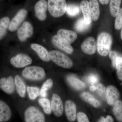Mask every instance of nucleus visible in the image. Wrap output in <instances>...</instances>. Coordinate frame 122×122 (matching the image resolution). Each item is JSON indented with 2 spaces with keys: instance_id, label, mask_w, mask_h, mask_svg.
I'll return each mask as SVG.
<instances>
[{
  "instance_id": "nucleus-37",
  "label": "nucleus",
  "mask_w": 122,
  "mask_h": 122,
  "mask_svg": "<svg viewBox=\"0 0 122 122\" xmlns=\"http://www.w3.org/2000/svg\"><path fill=\"white\" fill-rule=\"evenodd\" d=\"M96 89H98L100 93H103V92L105 93V90H106L105 87L103 86V85L101 84H99L97 85V87H96Z\"/></svg>"
},
{
  "instance_id": "nucleus-9",
  "label": "nucleus",
  "mask_w": 122,
  "mask_h": 122,
  "mask_svg": "<svg viewBox=\"0 0 122 122\" xmlns=\"http://www.w3.org/2000/svg\"><path fill=\"white\" fill-rule=\"evenodd\" d=\"M81 48L85 54L89 55L93 54L97 49V41L94 37H88L82 42Z\"/></svg>"
},
{
  "instance_id": "nucleus-16",
  "label": "nucleus",
  "mask_w": 122,
  "mask_h": 122,
  "mask_svg": "<svg viewBox=\"0 0 122 122\" xmlns=\"http://www.w3.org/2000/svg\"><path fill=\"white\" fill-rule=\"evenodd\" d=\"M65 111L67 119L71 122H74L76 117V105L71 100H68L66 102Z\"/></svg>"
},
{
  "instance_id": "nucleus-19",
  "label": "nucleus",
  "mask_w": 122,
  "mask_h": 122,
  "mask_svg": "<svg viewBox=\"0 0 122 122\" xmlns=\"http://www.w3.org/2000/svg\"><path fill=\"white\" fill-rule=\"evenodd\" d=\"M80 8L83 14V18L85 22L87 24H91L92 19L89 1L87 0L82 1L80 3Z\"/></svg>"
},
{
  "instance_id": "nucleus-32",
  "label": "nucleus",
  "mask_w": 122,
  "mask_h": 122,
  "mask_svg": "<svg viewBox=\"0 0 122 122\" xmlns=\"http://www.w3.org/2000/svg\"><path fill=\"white\" fill-rule=\"evenodd\" d=\"M116 68L118 78L122 81V57L118 56L116 59Z\"/></svg>"
},
{
  "instance_id": "nucleus-38",
  "label": "nucleus",
  "mask_w": 122,
  "mask_h": 122,
  "mask_svg": "<svg viewBox=\"0 0 122 122\" xmlns=\"http://www.w3.org/2000/svg\"><path fill=\"white\" fill-rule=\"evenodd\" d=\"M114 122L113 118L110 115H107L106 118L105 122Z\"/></svg>"
},
{
  "instance_id": "nucleus-26",
  "label": "nucleus",
  "mask_w": 122,
  "mask_h": 122,
  "mask_svg": "<svg viewBox=\"0 0 122 122\" xmlns=\"http://www.w3.org/2000/svg\"><path fill=\"white\" fill-rule=\"evenodd\" d=\"M113 108V112L116 119L122 122V102L118 100L115 103Z\"/></svg>"
},
{
  "instance_id": "nucleus-3",
  "label": "nucleus",
  "mask_w": 122,
  "mask_h": 122,
  "mask_svg": "<svg viewBox=\"0 0 122 122\" xmlns=\"http://www.w3.org/2000/svg\"><path fill=\"white\" fill-rule=\"evenodd\" d=\"M51 59L55 64L62 68L70 69L73 66V61L68 56L63 53L56 50L49 52Z\"/></svg>"
},
{
  "instance_id": "nucleus-41",
  "label": "nucleus",
  "mask_w": 122,
  "mask_h": 122,
  "mask_svg": "<svg viewBox=\"0 0 122 122\" xmlns=\"http://www.w3.org/2000/svg\"><path fill=\"white\" fill-rule=\"evenodd\" d=\"M105 121H106V118L104 117H102L98 120V122H105Z\"/></svg>"
},
{
  "instance_id": "nucleus-22",
  "label": "nucleus",
  "mask_w": 122,
  "mask_h": 122,
  "mask_svg": "<svg viewBox=\"0 0 122 122\" xmlns=\"http://www.w3.org/2000/svg\"><path fill=\"white\" fill-rule=\"evenodd\" d=\"M68 83L72 87L77 90L85 89L86 87V84L81 80L73 76H69L67 77Z\"/></svg>"
},
{
  "instance_id": "nucleus-13",
  "label": "nucleus",
  "mask_w": 122,
  "mask_h": 122,
  "mask_svg": "<svg viewBox=\"0 0 122 122\" xmlns=\"http://www.w3.org/2000/svg\"><path fill=\"white\" fill-rule=\"evenodd\" d=\"M51 105L52 111L55 115L57 117L62 115L63 111V103L61 99L58 95L53 94Z\"/></svg>"
},
{
  "instance_id": "nucleus-31",
  "label": "nucleus",
  "mask_w": 122,
  "mask_h": 122,
  "mask_svg": "<svg viewBox=\"0 0 122 122\" xmlns=\"http://www.w3.org/2000/svg\"><path fill=\"white\" fill-rule=\"evenodd\" d=\"M27 92L29 98L31 100H34L39 95L40 91L38 87L28 86Z\"/></svg>"
},
{
  "instance_id": "nucleus-24",
  "label": "nucleus",
  "mask_w": 122,
  "mask_h": 122,
  "mask_svg": "<svg viewBox=\"0 0 122 122\" xmlns=\"http://www.w3.org/2000/svg\"><path fill=\"white\" fill-rule=\"evenodd\" d=\"M10 23V18L5 17L0 19V40L3 39L7 33Z\"/></svg>"
},
{
  "instance_id": "nucleus-12",
  "label": "nucleus",
  "mask_w": 122,
  "mask_h": 122,
  "mask_svg": "<svg viewBox=\"0 0 122 122\" xmlns=\"http://www.w3.org/2000/svg\"><path fill=\"white\" fill-rule=\"evenodd\" d=\"M48 8V2L45 0H40L35 5V15L38 19L44 21L46 18V11Z\"/></svg>"
},
{
  "instance_id": "nucleus-34",
  "label": "nucleus",
  "mask_w": 122,
  "mask_h": 122,
  "mask_svg": "<svg viewBox=\"0 0 122 122\" xmlns=\"http://www.w3.org/2000/svg\"><path fill=\"white\" fill-rule=\"evenodd\" d=\"M108 54L109 58L111 60L112 66L114 68H116V59L118 56L122 57V55L114 51H110Z\"/></svg>"
},
{
  "instance_id": "nucleus-40",
  "label": "nucleus",
  "mask_w": 122,
  "mask_h": 122,
  "mask_svg": "<svg viewBox=\"0 0 122 122\" xmlns=\"http://www.w3.org/2000/svg\"><path fill=\"white\" fill-rule=\"evenodd\" d=\"M90 90L92 91H95L96 90V87L95 86H92L90 87Z\"/></svg>"
},
{
  "instance_id": "nucleus-42",
  "label": "nucleus",
  "mask_w": 122,
  "mask_h": 122,
  "mask_svg": "<svg viewBox=\"0 0 122 122\" xmlns=\"http://www.w3.org/2000/svg\"><path fill=\"white\" fill-rule=\"evenodd\" d=\"M120 38L121 39H122V30L121 31V33H120Z\"/></svg>"
},
{
  "instance_id": "nucleus-29",
  "label": "nucleus",
  "mask_w": 122,
  "mask_h": 122,
  "mask_svg": "<svg viewBox=\"0 0 122 122\" xmlns=\"http://www.w3.org/2000/svg\"><path fill=\"white\" fill-rule=\"evenodd\" d=\"M53 85V81L51 79H47L43 83L40 90V94L41 97H45L47 95V92L48 90L51 89Z\"/></svg>"
},
{
  "instance_id": "nucleus-15",
  "label": "nucleus",
  "mask_w": 122,
  "mask_h": 122,
  "mask_svg": "<svg viewBox=\"0 0 122 122\" xmlns=\"http://www.w3.org/2000/svg\"><path fill=\"white\" fill-rule=\"evenodd\" d=\"M52 42L55 46L67 53L71 54L73 52V48L72 46L62 40L57 35L53 36Z\"/></svg>"
},
{
  "instance_id": "nucleus-25",
  "label": "nucleus",
  "mask_w": 122,
  "mask_h": 122,
  "mask_svg": "<svg viewBox=\"0 0 122 122\" xmlns=\"http://www.w3.org/2000/svg\"><path fill=\"white\" fill-rule=\"evenodd\" d=\"M91 24H87L84 20L83 18L78 19L74 25V28L79 33L84 32L90 28Z\"/></svg>"
},
{
  "instance_id": "nucleus-11",
  "label": "nucleus",
  "mask_w": 122,
  "mask_h": 122,
  "mask_svg": "<svg viewBox=\"0 0 122 122\" xmlns=\"http://www.w3.org/2000/svg\"><path fill=\"white\" fill-rule=\"evenodd\" d=\"M107 103L110 106H113L119 98L120 92L118 89L113 85H109L106 92Z\"/></svg>"
},
{
  "instance_id": "nucleus-28",
  "label": "nucleus",
  "mask_w": 122,
  "mask_h": 122,
  "mask_svg": "<svg viewBox=\"0 0 122 122\" xmlns=\"http://www.w3.org/2000/svg\"><path fill=\"white\" fill-rule=\"evenodd\" d=\"M38 103L46 114L49 115L51 113L52 110L50 102L49 99L44 98H41L38 100Z\"/></svg>"
},
{
  "instance_id": "nucleus-23",
  "label": "nucleus",
  "mask_w": 122,
  "mask_h": 122,
  "mask_svg": "<svg viewBox=\"0 0 122 122\" xmlns=\"http://www.w3.org/2000/svg\"><path fill=\"white\" fill-rule=\"evenodd\" d=\"M81 97L85 102L94 107L98 108L100 106V102L88 92H83L81 95Z\"/></svg>"
},
{
  "instance_id": "nucleus-7",
  "label": "nucleus",
  "mask_w": 122,
  "mask_h": 122,
  "mask_svg": "<svg viewBox=\"0 0 122 122\" xmlns=\"http://www.w3.org/2000/svg\"><path fill=\"white\" fill-rule=\"evenodd\" d=\"M32 60L28 56L23 54H20L13 57L10 60L11 65L15 68H20L30 65Z\"/></svg>"
},
{
  "instance_id": "nucleus-4",
  "label": "nucleus",
  "mask_w": 122,
  "mask_h": 122,
  "mask_svg": "<svg viewBox=\"0 0 122 122\" xmlns=\"http://www.w3.org/2000/svg\"><path fill=\"white\" fill-rule=\"evenodd\" d=\"M22 74L25 78L34 81L42 80L46 76L44 69L37 66L25 67L22 71Z\"/></svg>"
},
{
  "instance_id": "nucleus-30",
  "label": "nucleus",
  "mask_w": 122,
  "mask_h": 122,
  "mask_svg": "<svg viewBox=\"0 0 122 122\" xmlns=\"http://www.w3.org/2000/svg\"><path fill=\"white\" fill-rule=\"evenodd\" d=\"M80 12V8L77 5L74 4H69L67 5L66 13L69 16L74 17L78 15Z\"/></svg>"
},
{
  "instance_id": "nucleus-17",
  "label": "nucleus",
  "mask_w": 122,
  "mask_h": 122,
  "mask_svg": "<svg viewBox=\"0 0 122 122\" xmlns=\"http://www.w3.org/2000/svg\"><path fill=\"white\" fill-rule=\"evenodd\" d=\"M12 112L7 103L0 100V122H6L11 119Z\"/></svg>"
},
{
  "instance_id": "nucleus-36",
  "label": "nucleus",
  "mask_w": 122,
  "mask_h": 122,
  "mask_svg": "<svg viewBox=\"0 0 122 122\" xmlns=\"http://www.w3.org/2000/svg\"><path fill=\"white\" fill-rule=\"evenodd\" d=\"M88 80L90 82L92 83H95L97 81V78L94 75H92L89 76L88 78Z\"/></svg>"
},
{
  "instance_id": "nucleus-6",
  "label": "nucleus",
  "mask_w": 122,
  "mask_h": 122,
  "mask_svg": "<svg viewBox=\"0 0 122 122\" xmlns=\"http://www.w3.org/2000/svg\"><path fill=\"white\" fill-rule=\"evenodd\" d=\"M33 34V28L30 22L26 21L23 23L22 26L18 29L17 36L21 41L24 42L31 37Z\"/></svg>"
},
{
  "instance_id": "nucleus-27",
  "label": "nucleus",
  "mask_w": 122,
  "mask_h": 122,
  "mask_svg": "<svg viewBox=\"0 0 122 122\" xmlns=\"http://www.w3.org/2000/svg\"><path fill=\"white\" fill-rule=\"evenodd\" d=\"M122 0H110V10L111 14L113 17H116L120 9Z\"/></svg>"
},
{
  "instance_id": "nucleus-1",
  "label": "nucleus",
  "mask_w": 122,
  "mask_h": 122,
  "mask_svg": "<svg viewBox=\"0 0 122 122\" xmlns=\"http://www.w3.org/2000/svg\"><path fill=\"white\" fill-rule=\"evenodd\" d=\"M112 44V38L109 33H100L97 37V50L99 54L102 56H106L110 51Z\"/></svg>"
},
{
  "instance_id": "nucleus-35",
  "label": "nucleus",
  "mask_w": 122,
  "mask_h": 122,
  "mask_svg": "<svg viewBox=\"0 0 122 122\" xmlns=\"http://www.w3.org/2000/svg\"><path fill=\"white\" fill-rule=\"evenodd\" d=\"M77 119L79 122H89V120L86 115L82 112H79L77 115Z\"/></svg>"
},
{
  "instance_id": "nucleus-18",
  "label": "nucleus",
  "mask_w": 122,
  "mask_h": 122,
  "mask_svg": "<svg viewBox=\"0 0 122 122\" xmlns=\"http://www.w3.org/2000/svg\"><path fill=\"white\" fill-rule=\"evenodd\" d=\"M30 47L38 55L39 57L42 61L46 62L50 61L51 59L49 53L44 46L39 44H31Z\"/></svg>"
},
{
  "instance_id": "nucleus-21",
  "label": "nucleus",
  "mask_w": 122,
  "mask_h": 122,
  "mask_svg": "<svg viewBox=\"0 0 122 122\" xmlns=\"http://www.w3.org/2000/svg\"><path fill=\"white\" fill-rule=\"evenodd\" d=\"M14 80L17 92L20 97H24L26 90L25 82L18 75L15 76Z\"/></svg>"
},
{
  "instance_id": "nucleus-8",
  "label": "nucleus",
  "mask_w": 122,
  "mask_h": 122,
  "mask_svg": "<svg viewBox=\"0 0 122 122\" xmlns=\"http://www.w3.org/2000/svg\"><path fill=\"white\" fill-rule=\"evenodd\" d=\"M27 15V11L26 10L24 9L20 10L10 23L9 30L11 32H14L16 30L25 20Z\"/></svg>"
},
{
  "instance_id": "nucleus-20",
  "label": "nucleus",
  "mask_w": 122,
  "mask_h": 122,
  "mask_svg": "<svg viewBox=\"0 0 122 122\" xmlns=\"http://www.w3.org/2000/svg\"><path fill=\"white\" fill-rule=\"evenodd\" d=\"M89 6L92 19L94 21H97L100 15L99 5L97 0H89Z\"/></svg>"
},
{
  "instance_id": "nucleus-5",
  "label": "nucleus",
  "mask_w": 122,
  "mask_h": 122,
  "mask_svg": "<svg viewBox=\"0 0 122 122\" xmlns=\"http://www.w3.org/2000/svg\"><path fill=\"white\" fill-rule=\"evenodd\" d=\"M25 120L26 122H44L45 117L44 114L35 107H29L24 114Z\"/></svg>"
},
{
  "instance_id": "nucleus-39",
  "label": "nucleus",
  "mask_w": 122,
  "mask_h": 122,
  "mask_svg": "<svg viewBox=\"0 0 122 122\" xmlns=\"http://www.w3.org/2000/svg\"><path fill=\"white\" fill-rule=\"evenodd\" d=\"M100 3L102 5H107L109 4L110 0H99Z\"/></svg>"
},
{
  "instance_id": "nucleus-10",
  "label": "nucleus",
  "mask_w": 122,
  "mask_h": 122,
  "mask_svg": "<svg viewBox=\"0 0 122 122\" xmlns=\"http://www.w3.org/2000/svg\"><path fill=\"white\" fill-rule=\"evenodd\" d=\"M15 88V80L12 76L2 78L0 79V89L6 93L8 94L13 93Z\"/></svg>"
},
{
  "instance_id": "nucleus-14",
  "label": "nucleus",
  "mask_w": 122,
  "mask_h": 122,
  "mask_svg": "<svg viewBox=\"0 0 122 122\" xmlns=\"http://www.w3.org/2000/svg\"><path fill=\"white\" fill-rule=\"evenodd\" d=\"M57 35L62 40L70 44L74 42L77 38V35L74 31L64 29L58 30Z\"/></svg>"
},
{
  "instance_id": "nucleus-33",
  "label": "nucleus",
  "mask_w": 122,
  "mask_h": 122,
  "mask_svg": "<svg viewBox=\"0 0 122 122\" xmlns=\"http://www.w3.org/2000/svg\"><path fill=\"white\" fill-rule=\"evenodd\" d=\"M115 22V28L116 30H120L122 27V8L120 9L116 17Z\"/></svg>"
},
{
  "instance_id": "nucleus-2",
  "label": "nucleus",
  "mask_w": 122,
  "mask_h": 122,
  "mask_svg": "<svg viewBox=\"0 0 122 122\" xmlns=\"http://www.w3.org/2000/svg\"><path fill=\"white\" fill-rule=\"evenodd\" d=\"M67 4L66 0H48V10L53 17H61L66 11Z\"/></svg>"
}]
</instances>
